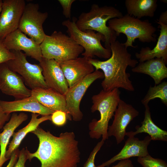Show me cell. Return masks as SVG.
Here are the masks:
<instances>
[{
	"label": "cell",
	"mask_w": 167,
	"mask_h": 167,
	"mask_svg": "<svg viewBox=\"0 0 167 167\" xmlns=\"http://www.w3.org/2000/svg\"><path fill=\"white\" fill-rule=\"evenodd\" d=\"M110 49L111 56L105 61L89 59L95 70H101L104 74V77L101 83L103 90L109 91L121 88L134 91V88L129 79L130 75L126 72V69L128 66L135 67L138 61L132 58L127 48L118 40L111 43Z\"/></svg>",
	"instance_id": "obj_2"
},
{
	"label": "cell",
	"mask_w": 167,
	"mask_h": 167,
	"mask_svg": "<svg viewBox=\"0 0 167 167\" xmlns=\"http://www.w3.org/2000/svg\"><path fill=\"white\" fill-rule=\"evenodd\" d=\"M157 0H126L127 14L139 19L152 17L157 7Z\"/></svg>",
	"instance_id": "obj_25"
},
{
	"label": "cell",
	"mask_w": 167,
	"mask_h": 167,
	"mask_svg": "<svg viewBox=\"0 0 167 167\" xmlns=\"http://www.w3.org/2000/svg\"><path fill=\"white\" fill-rule=\"evenodd\" d=\"M0 104L4 112L10 114L17 111H25L44 116L51 115L54 112L40 104L32 96L13 101L0 100Z\"/></svg>",
	"instance_id": "obj_18"
},
{
	"label": "cell",
	"mask_w": 167,
	"mask_h": 167,
	"mask_svg": "<svg viewBox=\"0 0 167 167\" xmlns=\"http://www.w3.org/2000/svg\"><path fill=\"white\" fill-rule=\"evenodd\" d=\"M40 47L43 58L54 59L58 63L76 58L84 51L69 36L61 31L46 35Z\"/></svg>",
	"instance_id": "obj_6"
},
{
	"label": "cell",
	"mask_w": 167,
	"mask_h": 167,
	"mask_svg": "<svg viewBox=\"0 0 167 167\" xmlns=\"http://www.w3.org/2000/svg\"><path fill=\"white\" fill-rule=\"evenodd\" d=\"M22 78L10 70L6 63L0 64V90L3 93L13 97L15 100L31 95L32 90L25 86Z\"/></svg>",
	"instance_id": "obj_12"
},
{
	"label": "cell",
	"mask_w": 167,
	"mask_h": 167,
	"mask_svg": "<svg viewBox=\"0 0 167 167\" xmlns=\"http://www.w3.org/2000/svg\"><path fill=\"white\" fill-rule=\"evenodd\" d=\"M112 167H134L132 161L129 159L122 160Z\"/></svg>",
	"instance_id": "obj_35"
},
{
	"label": "cell",
	"mask_w": 167,
	"mask_h": 167,
	"mask_svg": "<svg viewBox=\"0 0 167 167\" xmlns=\"http://www.w3.org/2000/svg\"><path fill=\"white\" fill-rule=\"evenodd\" d=\"M162 1H161V2H165V3H166V2H167V0H161Z\"/></svg>",
	"instance_id": "obj_38"
},
{
	"label": "cell",
	"mask_w": 167,
	"mask_h": 167,
	"mask_svg": "<svg viewBox=\"0 0 167 167\" xmlns=\"http://www.w3.org/2000/svg\"><path fill=\"white\" fill-rule=\"evenodd\" d=\"M3 0H0V15L2 10Z\"/></svg>",
	"instance_id": "obj_37"
},
{
	"label": "cell",
	"mask_w": 167,
	"mask_h": 167,
	"mask_svg": "<svg viewBox=\"0 0 167 167\" xmlns=\"http://www.w3.org/2000/svg\"><path fill=\"white\" fill-rule=\"evenodd\" d=\"M151 140L149 135L142 140L135 136L129 137L124 146L118 153L96 167H108L116 161L127 159L132 157L145 156L149 154L148 147Z\"/></svg>",
	"instance_id": "obj_17"
},
{
	"label": "cell",
	"mask_w": 167,
	"mask_h": 167,
	"mask_svg": "<svg viewBox=\"0 0 167 167\" xmlns=\"http://www.w3.org/2000/svg\"><path fill=\"white\" fill-rule=\"evenodd\" d=\"M11 51L14 54L15 58L6 62L9 68L21 75L25 84L31 90L48 88L40 65L28 62L27 56L21 51Z\"/></svg>",
	"instance_id": "obj_8"
},
{
	"label": "cell",
	"mask_w": 167,
	"mask_h": 167,
	"mask_svg": "<svg viewBox=\"0 0 167 167\" xmlns=\"http://www.w3.org/2000/svg\"><path fill=\"white\" fill-rule=\"evenodd\" d=\"M144 107V118L141 122L142 125L136 126L135 127L136 131L126 132V135L128 137L134 136L137 134L143 132L148 134L152 140L167 141V132L158 127L154 123L151 118L148 105Z\"/></svg>",
	"instance_id": "obj_23"
},
{
	"label": "cell",
	"mask_w": 167,
	"mask_h": 167,
	"mask_svg": "<svg viewBox=\"0 0 167 167\" xmlns=\"http://www.w3.org/2000/svg\"><path fill=\"white\" fill-rule=\"evenodd\" d=\"M88 58L78 57L59 62L69 88L81 81L94 71V68Z\"/></svg>",
	"instance_id": "obj_16"
},
{
	"label": "cell",
	"mask_w": 167,
	"mask_h": 167,
	"mask_svg": "<svg viewBox=\"0 0 167 167\" xmlns=\"http://www.w3.org/2000/svg\"><path fill=\"white\" fill-rule=\"evenodd\" d=\"M118 9L111 6H99L93 4L87 12L82 13L75 21L76 24L80 30H91L99 32L105 37V47L110 49L111 42L116 40L115 32L107 25V22L113 18L123 16Z\"/></svg>",
	"instance_id": "obj_4"
},
{
	"label": "cell",
	"mask_w": 167,
	"mask_h": 167,
	"mask_svg": "<svg viewBox=\"0 0 167 167\" xmlns=\"http://www.w3.org/2000/svg\"><path fill=\"white\" fill-rule=\"evenodd\" d=\"M120 94L119 89L116 88L109 91L102 89L92 97L91 111L92 113L98 111L100 118L98 120L93 119L89 124V134L91 138L98 139L102 137L104 141L108 139L109 122L113 116L121 100Z\"/></svg>",
	"instance_id": "obj_3"
},
{
	"label": "cell",
	"mask_w": 167,
	"mask_h": 167,
	"mask_svg": "<svg viewBox=\"0 0 167 167\" xmlns=\"http://www.w3.org/2000/svg\"><path fill=\"white\" fill-rule=\"evenodd\" d=\"M39 65L48 88L65 95L69 87L59 63L42 57Z\"/></svg>",
	"instance_id": "obj_15"
},
{
	"label": "cell",
	"mask_w": 167,
	"mask_h": 167,
	"mask_svg": "<svg viewBox=\"0 0 167 167\" xmlns=\"http://www.w3.org/2000/svg\"><path fill=\"white\" fill-rule=\"evenodd\" d=\"M27 114L21 113L18 114L13 113L9 121L3 127V131L0 133V167L8 160L5 157L6 147L10 139L15 130L23 122L28 119Z\"/></svg>",
	"instance_id": "obj_22"
},
{
	"label": "cell",
	"mask_w": 167,
	"mask_h": 167,
	"mask_svg": "<svg viewBox=\"0 0 167 167\" xmlns=\"http://www.w3.org/2000/svg\"><path fill=\"white\" fill-rule=\"evenodd\" d=\"M108 26L116 33L117 36L120 33L126 35L125 47L135 48L133 45L136 39L143 43L154 42L156 41L155 33L156 29L148 20H142L126 14L119 18L110 19Z\"/></svg>",
	"instance_id": "obj_5"
},
{
	"label": "cell",
	"mask_w": 167,
	"mask_h": 167,
	"mask_svg": "<svg viewBox=\"0 0 167 167\" xmlns=\"http://www.w3.org/2000/svg\"><path fill=\"white\" fill-rule=\"evenodd\" d=\"M67 119L69 118L66 112L58 110L54 112L51 115L50 121L55 126H61L66 124Z\"/></svg>",
	"instance_id": "obj_28"
},
{
	"label": "cell",
	"mask_w": 167,
	"mask_h": 167,
	"mask_svg": "<svg viewBox=\"0 0 167 167\" xmlns=\"http://www.w3.org/2000/svg\"><path fill=\"white\" fill-rule=\"evenodd\" d=\"M9 50L24 51L27 56L39 62L42 58L40 44L28 38L19 29L7 35L2 41Z\"/></svg>",
	"instance_id": "obj_14"
},
{
	"label": "cell",
	"mask_w": 167,
	"mask_h": 167,
	"mask_svg": "<svg viewBox=\"0 0 167 167\" xmlns=\"http://www.w3.org/2000/svg\"><path fill=\"white\" fill-rule=\"evenodd\" d=\"M104 141L101 139V141L97 143L91 152L83 167H96L95 165V157L97 152L104 144Z\"/></svg>",
	"instance_id": "obj_29"
},
{
	"label": "cell",
	"mask_w": 167,
	"mask_h": 167,
	"mask_svg": "<svg viewBox=\"0 0 167 167\" xmlns=\"http://www.w3.org/2000/svg\"><path fill=\"white\" fill-rule=\"evenodd\" d=\"M159 98L165 105H167V82L164 81L154 86H150L145 96L141 100L145 106L149 101L155 98Z\"/></svg>",
	"instance_id": "obj_26"
},
{
	"label": "cell",
	"mask_w": 167,
	"mask_h": 167,
	"mask_svg": "<svg viewBox=\"0 0 167 167\" xmlns=\"http://www.w3.org/2000/svg\"><path fill=\"white\" fill-rule=\"evenodd\" d=\"M166 64L162 58H155L139 62L137 66L132 68L131 71L133 72L149 75L154 80L155 85H157L167 78Z\"/></svg>",
	"instance_id": "obj_21"
},
{
	"label": "cell",
	"mask_w": 167,
	"mask_h": 167,
	"mask_svg": "<svg viewBox=\"0 0 167 167\" xmlns=\"http://www.w3.org/2000/svg\"><path fill=\"white\" fill-rule=\"evenodd\" d=\"M14 58V53L8 50L3 44L2 41L0 40V64L6 63Z\"/></svg>",
	"instance_id": "obj_30"
},
{
	"label": "cell",
	"mask_w": 167,
	"mask_h": 167,
	"mask_svg": "<svg viewBox=\"0 0 167 167\" xmlns=\"http://www.w3.org/2000/svg\"><path fill=\"white\" fill-rule=\"evenodd\" d=\"M58 1L62 8L63 14L66 18L70 19L71 17L72 5L76 0H58Z\"/></svg>",
	"instance_id": "obj_31"
},
{
	"label": "cell",
	"mask_w": 167,
	"mask_h": 167,
	"mask_svg": "<svg viewBox=\"0 0 167 167\" xmlns=\"http://www.w3.org/2000/svg\"><path fill=\"white\" fill-rule=\"evenodd\" d=\"M38 3H29L26 4L18 27L21 31L40 44L46 35L43 25L47 19V12L39 11Z\"/></svg>",
	"instance_id": "obj_9"
},
{
	"label": "cell",
	"mask_w": 167,
	"mask_h": 167,
	"mask_svg": "<svg viewBox=\"0 0 167 167\" xmlns=\"http://www.w3.org/2000/svg\"><path fill=\"white\" fill-rule=\"evenodd\" d=\"M32 133L39 141L37 150L29 151L28 158L30 161L37 158L41 167H77L80 161V152L78 141L73 131L61 133L58 136L38 126Z\"/></svg>",
	"instance_id": "obj_1"
},
{
	"label": "cell",
	"mask_w": 167,
	"mask_h": 167,
	"mask_svg": "<svg viewBox=\"0 0 167 167\" xmlns=\"http://www.w3.org/2000/svg\"><path fill=\"white\" fill-rule=\"evenodd\" d=\"M28 151L27 148H23L20 151L18 159L14 167H25V163L28 160Z\"/></svg>",
	"instance_id": "obj_32"
},
{
	"label": "cell",
	"mask_w": 167,
	"mask_h": 167,
	"mask_svg": "<svg viewBox=\"0 0 167 167\" xmlns=\"http://www.w3.org/2000/svg\"><path fill=\"white\" fill-rule=\"evenodd\" d=\"M139 114L131 105L121 99L115 112L112 123L108 128L109 137L114 136L117 144L121 143L124 140L127 126Z\"/></svg>",
	"instance_id": "obj_13"
},
{
	"label": "cell",
	"mask_w": 167,
	"mask_h": 167,
	"mask_svg": "<svg viewBox=\"0 0 167 167\" xmlns=\"http://www.w3.org/2000/svg\"><path fill=\"white\" fill-rule=\"evenodd\" d=\"M104 77L102 71L95 70L75 85L69 88L64 95L66 112L70 120L72 118L75 122L81 121L83 115L80 109V105L83 97L93 82Z\"/></svg>",
	"instance_id": "obj_10"
},
{
	"label": "cell",
	"mask_w": 167,
	"mask_h": 167,
	"mask_svg": "<svg viewBox=\"0 0 167 167\" xmlns=\"http://www.w3.org/2000/svg\"><path fill=\"white\" fill-rule=\"evenodd\" d=\"M137 161L143 167H167L164 160L152 157L149 154L142 157H138Z\"/></svg>",
	"instance_id": "obj_27"
},
{
	"label": "cell",
	"mask_w": 167,
	"mask_h": 167,
	"mask_svg": "<svg viewBox=\"0 0 167 167\" xmlns=\"http://www.w3.org/2000/svg\"><path fill=\"white\" fill-rule=\"evenodd\" d=\"M158 22L167 25V11L162 12L160 16Z\"/></svg>",
	"instance_id": "obj_36"
},
{
	"label": "cell",
	"mask_w": 167,
	"mask_h": 167,
	"mask_svg": "<svg viewBox=\"0 0 167 167\" xmlns=\"http://www.w3.org/2000/svg\"><path fill=\"white\" fill-rule=\"evenodd\" d=\"M76 20L75 18L72 21L68 19L63 21L62 24L66 28L69 36L84 48L82 55L88 59L93 58L95 56L109 58L111 55L110 49L104 47L101 44V41H105L103 35L91 30H80L76 24Z\"/></svg>",
	"instance_id": "obj_7"
},
{
	"label": "cell",
	"mask_w": 167,
	"mask_h": 167,
	"mask_svg": "<svg viewBox=\"0 0 167 167\" xmlns=\"http://www.w3.org/2000/svg\"><path fill=\"white\" fill-rule=\"evenodd\" d=\"M10 117V114L4 112L0 104V131L3 128L6 122L9 121Z\"/></svg>",
	"instance_id": "obj_33"
},
{
	"label": "cell",
	"mask_w": 167,
	"mask_h": 167,
	"mask_svg": "<svg viewBox=\"0 0 167 167\" xmlns=\"http://www.w3.org/2000/svg\"><path fill=\"white\" fill-rule=\"evenodd\" d=\"M160 25V34L156 44L152 49L148 47H142L135 56L139 62L155 58H162L167 64V25L157 22Z\"/></svg>",
	"instance_id": "obj_20"
},
{
	"label": "cell",
	"mask_w": 167,
	"mask_h": 167,
	"mask_svg": "<svg viewBox=\"0 0 167 167\" xmlns=\"http://www.w3.org/2000/svg\"><path fill=\"white\" fill-rule=\"evenodd\" d=\"M31 90V96L44 107L53 112L61 110L66 113L64 95L49 88Z\"/></svg>",
	"instance_id": "obj_19"
},
{
	"label": "cell",
	"mask_w": 167,
	"mask_h": 167,
	"mask_svg": "<svg viewBox=\"0 0 167 167\" xmlns=\"http://www.w3.org/2000/svg\"><path fill=\"white\" fill-rule=\"evenodd\" d=\"M24 0H3L0 15V40L18 29L26 5Z\"/></svg>",
	"instance_id": "obj_11"
},
{
	"label": "cell",
	"mask_w": 167,
	"mask_h": 167,
	"mask_svg": "<svg viewBox=\"0 0 167 167\" xmlns=\"http://www.w3.org/2000/svg\"><path fill=\"white\" fill-rule=\"evenodd\" d=\"M20 151L19 148L15 150L12 154L10 161L6 167H14L19 156Z\"/></svg>",
	"instance_id": "obj_34"
},
{
	"label": "cell",
	"mask_w": 167,
	"mask_h": 167,
	"mask_svg": "<svg viewBox=\"0 0 167 167\" xmlns=\"http://www.w3.org/2000/svg\"><path fill=\"white\" fill-rule=\"evenodd\" d=\"M39 115L38 114L32 113L31 118L29 123L24 128L14 133L12 139L9 143L6 152L5 157L6 158L10 159L13 152L18 148L22 140L28 133L35 130L42 122L51 120V115L42 116L41 117L38 118Z\"/></svg>",
	"instance_id": "obj_24"
}]
</instances>
